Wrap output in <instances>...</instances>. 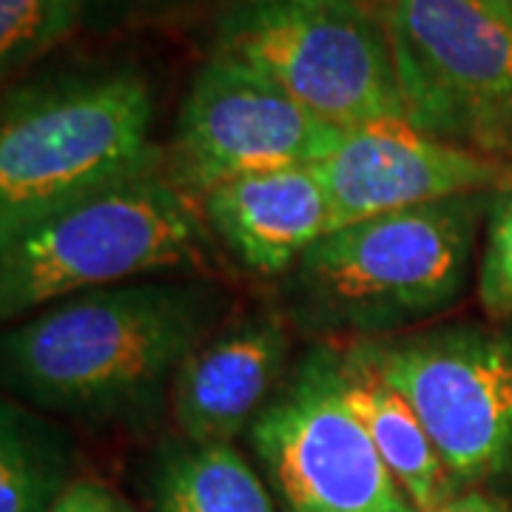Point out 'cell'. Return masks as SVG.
I'll return each mask as SVG.
<instances>
[{
  "label": "cell",
  "mask_w": 512,
  "mask_h": 512,
  "mask_svg": "<svg viewBox=\"0 0 512 512\" xmlns=\"http://www.w3.org/2000/svg\"><path fill=\"white\" fill-rule=\"evenodd\" d=\"M208 231L259 276H288L333 231L325 185L313 165L237 177L200 200Z\"/></svg>",
  "instance_id": "7c38bea8"
},
{
  "label": "cell",
  "mask_w": 512,
  "mask_h": 512,
  "mask_svg": "<svg viewBox=\"0 0 512 512\" xmlns=\"http://www.w3.org/2000/svg\"><path fill=\"white\" fill-rule=\"evenodd\" d=\"M217 239L200 202L165 171L74 202L0 242V316L15 322L77 293L137 276L211 279Z\"/></svg>",
  "instance_id": "277c9868"
},
{
  "label": "cell",
  "mask_w": 512,
  "mask_h": 512,
  "mask_svg": "<svg viewBox=\"0 0 512 512\" xmlns=\"http://www.w3.org/2000/svg\"><path fill=\"white\" fill-rule=\"evenodd\" d=\"M339 134L268 74L214 49L185 92L165 148V177L200 202L237 177L316 165Z\"/></svg>",
  "instance_id": "9c48e42d"
},
{
  "label": "cell",
  "mask_w": 512,
  "mask_h": 512,
  "mask_svg": "<svg viewBox=\"0 0 512 512\" xmlns=\"http://www.w3.org/2000/svg\"><path fill=\"white\" fill-rule=\"evenodd\" d=\"M353 362L416 410L461 493L512 473V330L493 325L350 342Z\"/></svg>",
  "instance_id": "52a82bcc"
},
{
  "label": "cell",
  "mask_w": 512,
  "mask_h": 512,
  "mask_svg": "<svg viewBox=\"0 0 512 512\" xmlns=\"http://www.w3.org/2000/svg\"><path fill=\"white\" fill-rule=\"evenodd\" d=\"M77 29L92 35H111L134 26H146L171 15L185 0H74Z\"/></svg>",
  "instance_id": "ac0fdd59"
},
{
  "label": "cell",
  "mask_w": 512,
  "mask_h": 512,
  "mask_svg": "<svg viewBox=\"0 0 512 512\" xmlns=\"http://www.w3.org/2000/svg\"><path fill=\"white\" fill-rule=\"evenodd\" d=\"M478 302L495 322L512 319V165L504 183L495 188L487 211V237L478 265Z\"/></svg>",
  "instance_id": "e0dca14e"
},
{
  "label": "cell",
  "mask_w": 512,
  "mask_h": 512,
  "mask_svg": "<svg viewBox=\"0 0 512 512\" xmlns=\"http://www.w3.org/2000/svg\"><path fill=\"white\" fill-rule=\"evenodd\" d=\"M72 441L46 413L0 402V512H49L72 487Z\"/></svg>",
  "instance_id": "9a60e30c"
},
{
  "label": "cell",
  "mask_w": 512,
  "mask_h": 512,
  "mask_svg": "<svg viewBox=\"0 0 512 512\" xmlns=\"http://www.w3.org/2000/svg\"><path fill=\"white\" fill-rule=\"evenodd\" d=\"M493 194L384 214L322 237L282 276L285 319L311 336L370 342L456 308L470 288Z\"/></svg>",
  "instance_id": "7a4b0ae2"
},
{
  "label": "cell",
  "mask_w": 512,
  "mask_h": 512,
  "mask_svg": "<svg viewBox=\"0 0 512 512\" xmlns=\"http://www.w3.org/2000/svg\"><path fill=\"white\" fill-rule=\"evenodd\" d=\"M160 171L154 97L137 72L97 69L15 86L0 117V242Z\"/></svg>",
  "instance_id": "3957f363"
},
{
  "label": "cell",
  "mask_w": 512,
  "mask_h": 512,
  "mask_svg": "<svg viewBox=\"0 0 512 512\" xmlns=\"http://www.w3.org/2000/svg\"><path fill=\"white\" fill-rule=\"evenodd\" d=\"M313 168L328 194L333 231L453 197L487 194L510 171V165L424 134L404 117L342 131Z\"/></svg>",
  "instance_id": "30bf717a"
},
{
  "label": "cell",
  "mask_w": 512,
  "mask_h": 512,
  "mask_svg": "<svg viewBox=\"0 0 512 512\" xmlns=\"http://www.w3.org/2000/svg\"><path fill=\"white\" fill-rule=\"evenodd\" d=\"M217 52L268 74L339 131L407 120L390 40L370 0H228Z\"/></svg>",
  "instance_id": "5b68a950"
},
{
  "label": "cell",
  "mask_w": 512,
  "mask_h": 512,
  "mask_svg": "<svg viewBox=\"0 0 512 512\" xmlns=\"http://www.w3.org/2000/svg\"><path fill=\"white\" fill-rule=\"evenodd\" d=\"M345 359V399L356 419L362 421L384 467L416 512L439 510L441 504L453 501L461 490L450 478L441 461L436 444L427 427L421 424L416 410L399 390L384 384L376 373L353 362L342 350Z\"/></svg>",
  "instance_id": "4fadbf2b"
},
{
  "label": "cell",
  "mask_w": 512,
  "mask_h": 512,
  "mask_svg": "<svg viewBox=\"0 0 512 512\" xmlns=\"http://www.w3.org/2000/svg\"><path fill=\"white\" fill-rule=\"evenodd\" d=\"M430 512H510V510H507V504H504V501L490 498V495L481 493V490H467V493L456 495L453 501L441 504L439 510H430Z\"/></svg>",
  "instance_id": "ffe728a7"
},
{
  "label": "cell",
  "mask_w": 512,
  "mask_h": 512,
  "mask_svg": "<svg viewBox=\"0 0 512 512\" xmlns=\"http://www.w3.org/2000/svg\"><path fill=\"white\" fill-rule=\"evenodd\" d=\"M49 512H137L106 481L97 478H74L72 487L60 495L55 507Z\"/></svg>",
  "instance_id": "d6986e66"
},
{
  "label": "cell",
  "mask_w": 512,
  "mask_h": 512,
  "mask_svg": "<svg viewBox=\"0 0 512 512\" xmlns=\"http://www.w3.org/2000/svg\"><path fill=\"white\" fill-rule=\"evenodd\" d=\"M248 441L285 512H416L350 410L342 350H311Z\"/></svg>",
  "instance_id": "ba28073f"
},
{
  "label": "cell",
  "mask_w": 512,
  "mask_h": 512,
  "mask_svg": "<svg viewBox=\"0 0 512 512\" xmlns=\"http://www.w3.org/2000/svg\"><path fill=\"white\" fill-rule=\"evenodd\" d=\"M222 313L225 293L211 279L77 293L3 333V384L40 413L86 424L151 419Z\"/></svg>",
  "instance_id": "6da1fadb"
},
{
  "label": "cell",
  "mask_w": 512,
  "mask_h": 512,
  "mask_svg": "<svg viewBox=\"0 0 512 512\" xmlns=\"http://www.w3.org/2000/svg\"><path fill=\"white\" fill-rule=\"evenodd\" d=\"M77 32L74 0H0V69L23 72Z\"/></svg>",
  "instance_id": "2e32d148"
},
{
  "label": "cell",
  "mask_w": 512,
  "mask_h": 512,
  "mask_svg": "<svg viewBox=\"0 0 512 512\" xmlns=\"http://www.w3.org/2000/svg\"><path fill=\"white\" fill-rule=\"evenodd\" d=\"M151 512H276L262 478L234 444L174 439L148 476Z\"/></svg>",
  "instance_id": "5bb4252c"
},
{
  "label": "cell",
  "mask_w": 512,
  "mask_h": 512,
  "mask_svg": "<svg viewBox=\"0 0 512 512\" xmlns=\"http://www.w3.org/2000/svg\"><path fill=\"white\" fill-rule=\"evenodd\" d=\"M288 325L271 308L245 311L220 322L188 353L168 396L183 439L234 444L251 430L288 379Z\"/></svg>",
  "instance_id": "8fae6325"
},
{
  "label": "cell",
  "mask_w": 512,
  "mask_h": 512,
  "mask_svg": "<svg viewBox=\"0 0 512 512\" xmlns=\"http://www.w3.org/2000/svg\"><path fill=\"white\" fill-rule=\"evenodd\" d=\"M384 23L404 114L444 143L512 165L507 0H370Z\"/></svg>",
  "instance_id": "8992f818"
},
{
  "label": "cell",
  "mask_w": 512,
  "mask_h": 512,
  "mask_svg": "<svg viewBox=\"0 0 512 512\" xmlns=\"http://www.w3.org/2000/svg\"><path fill=\"white\" fill-rule=\"evenodd\" d=\"M507 3H510V6H512V0H507Z\"/></svg>",
  "instance_id": "44dd1931"
}]
</instances>
